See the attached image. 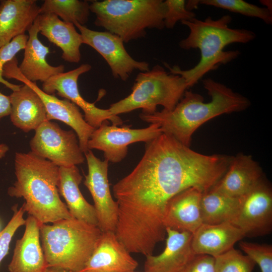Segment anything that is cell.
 I'll return each instance as SVG.
<instances>
[{"instance_id": "6da1fadb", "label": "cell", "mask_w": 272, "mask_h": 272, "mask_svg": "<svg viewBox=\"0 0 272 272\" xmlns=\"http://www.w3.org/2000/svg\"><path fill=\"white\" fill-rule=\"evenodd\" d=\"M232 157L197 153L164 133L146 143L137 165L113 187L119 241L129 252L152 254L166 234L163 218L168 201L192 187L204 192L212 188Z\"/></svg>"}, {"instance_id": "7a4b0ae2", "label": "cell", "mask_w": 272, "mask_h": 272, "mask_svg": "<svg viewBox=\"0 0 272 272\" xmlns=\"http://www.w3.org/2000/svg\"><path fill=\"white\" fill-rule=\"evenodd\" d=\"M202 84L210 101L204 102L201 95L186 90L172 110L142 113L140 117L147 123L158 124L162 133L189 147L192 134L205 122L223 114L243 111L250 105L248 99L212 78L205 79Z\"/></svg>"}, {"instance_id": "3957f363", "label": "cell", "mask_w": 272, "mask_h": 272, "mask_svg": "<svg viewBox=\"0 0 272 272\" xmlns=\"http://www.w3.org/2000/svg\"><path fill=\"white\" fill-rule=\"evenodd\" d=\"M232 20L231 16L225 15L217 20L208 17L204 20L194 18L181 21L188 28L189 33L179 42V46L185 50L199 49L200 59L196 65L186 70L164 62L169 73L183 78L189 88L197 83L206 74L237 58L240 54L239 50L224 51L225 47L232 43L249 42L256 35L249 30L230 28Z\"/></svg>"}, {"instance_id": "277c9868", "label": "cell", "mask_w": 272, "mask_h": 272, "mask_svg": "<svg viewBox=\"0 0 272 272\" xmlns=\"http://www.w3.org/2000/svg\"><path fill=\"white\" fill-rule=\"evenodd\" d=\"M16 180L8 189L11 197H22L25 211L42 224L74 218L58 190L59 167L31 152H17Z\"/></svg>"}, {"instance_id": "5b68a950", "label": "cell", "mask_w": 272, "mask_h": 272, "mask_svg": "<svg viewBox=\"0 0 272 272\" xmlns=\"http://www.w3.org/2000/svg\"><path fill=\"white\" fill-rule=\"evenodd\" d=\"M102 233L98 226L76 219L42 224L40 240L48 267L80 272L91 257Z\"/></svg>"}, {"instance_id": "8992f818", "label": "cell", "mask_w": 272, "mask_h": 272, "mask_svg": "<svg viewBox=\"0 0 272 272\" xmlns=\"http://www.w3.org/2000/svg\"><path fill=\"white\" fill-rule=\"evenodd\" d=\"M94 24L125 43L144 37L147 29L162 30L166 6L162 0L95 1L90 5Z\"/></svg>"}, {"instance_id": "52a82bcc", "label": "cell", "mask_w": 272, "mask_h": 272, "mask_svg": "<svg viewBox=\"0 0 272 272\" xmlns=\"http://www.w3.org/2000/svg\"><path fill=\"white\" fill-rule=\"evenodd\" d=\"M188 86L181 76L167 72L159 65L137 76L131 93L126 97L110 105L114 115L141 108L142 113L153 114L157 106L172 110L182 99Z\"/></svg>"}, {"instance_id": "ba28073f", "label": "cell", "mask_w": 272, "mask_h": 272, "mask_svg": "<svg viewBox=\"0 0 272 272\" xmlns=\"http://www.w3.org/2000/svg\"><path fill=\"white\" fill-rule=\"evenodd\" d=\"M35 130L30 146L31 152L36 156L59 167H72L84 162L85 155L73 130H63L49 120L43 122Z\"/></svg>"}, {"instance_id": "9c48e42d", "label": "cell", "mask_w": 272, "mask_h": 272, "mask_svg": "<svg viewBox=\"0 0 272 272\" xmlns=\"http://www.w3.org/2000/svg\"><path fill=\"white\" fill-rule=\"evenodd\" d=\"M3 77L14 79L32 88L42 100L47 113V119L60 120L71 126L76 132L79 146L84 154L89 150L88 141L95 130L85 120L79 107L71 101L59 99L53 95L45 93L36 84L26 79L20 73L16 57L7 62L3 68Z\"/></svg>"}, {"instance_id": "30bf717a", "label": "cell", "mask_w": 272, "mask_h": 272, "mask_svg": "<svg viewBox=\"0 0 272 272\" xmlns=\"http://www.w3.org/2000/svg\"><path fill=\"white\" fill-rule=\"evenodd\" d=\"M108 123V120H106L95 129L88 141L87 148L89 150L102 151L105 159L114 163L120 162L126 157L129 145L140 142L148 143L162 133L157 124L133 129L127 125L118 127Z\"/></svg>"}, {"instance_id": "8fae6325", "label": "cell", "mask_w": 272, "mask_h": 272, "mask_svg": "<svg viewBox=\"0 0 272 272\" xmlns=\"http://www.w3.org/2000/svg\"><path fill=\"white\" fill-rule=\"evenodd\" d=\"M74 25L80 31L83 44L94 48L104 58L115 78L125 81L135 70H150L149 63L137 61L128 54L119 36L108 31H94L78 23Z\"/></svg>"}, {"instance_id": "7c38bea8", "label": "cell", "mask_w": 272, "mask_h": 272, "mask_svg": "<svg viewBox=\"0 0 272 272\" xmlns=\"http://www.w3.org/2000/svg\"><path fill=\"white\" fill-rule=\"evenodd\" d=\"M245 236L270 233L272 227V191L263 178L240 197L237 214L231 223Z\"/></svg>"}, {"instance_id": "4fadbf2b", "label": "cell", "mask_w": 272, "mask_h": 272, "mask_svg": "<svg viewBox=\"0 0 272 272\" xmlns=\"http://www.w3.org/2000/svg\"><path fill=\"white\" fill-rule=\"evenodd\" d=\"M91 68L90 64L84 63L73 70L54 75L43 83L42 90L50 95L56 92L59 96L81 108L84 112L85 121L95 129L108 120L112 125H121L123 121L119 116L113 115L108 109L98 108L94 103L87 102L80 94L78 86V79Z\"/></svg>"}, {"instance_id": "5bb4252c", "label": "cell", "mask_w": 272, "mask_h": 272, "mask_svg": "<svg viewBox=\"0 0 272 272\" xmlns=\"http://www.w3.org/2000/svg\"><path fill=\"white\" fill-rule=\"evenodd\" d=\"M88 173L84 184L94 205L98 227L102 232H115L118 219L117 205L111 194L108 177V161H101L91 150L84 154Z\"/></svg>"}, {"instance_id": "9a60e30c", "label": "cell", "mask_w": 272, "mask_h": 272, "mask_svg": "<svg viewBox=\"0 0 272 272\" xmlns=\"http://www.w3.org/2000/svg\"><path fill=\"white\" fill-rule=\"evenodd\" d=\"M138 262L117 239L115 232H102L93 252L80 272L133 271Z\"/></svg>"}, {"instance_id": "2e32d148", "label": "cell", "mask_w": 272, "mask_h": 272, "mask_svg": "<svg viewBox=\"0 0 272 272\" xmlns=\"http://www.w3.org/2000/svg\"><path fill=\"white\" fill-rule=\"evenodd\" d=\"M203 192L199 188L192 187L172 197L165 210V229L193 234L202 224L200 201Z\"/></svg>"}, {"instance_id": "e0dca14e", "label": "cell", "mask_w": 272, "mask_h": 272, "mask_svg": "<svg viewBox=\"0 0 272 272\" xmlns=\"http://www.w3.org/2000/svg\"><path fill=\"white\" fill-rule=\"evenodd\" d=\"M166 247L159 255L147 256L145 272H182L196 254L191 246L192 234L166 228Z\"/></svg>"}, {"instance_id": "ac0fdd59", "label": "cell", "mask_w": 272, "mask_h": 272, "mask_svg": "<svg viewBox=\"0 0 272 272\" xmlns=\"http://www.w3.org/2000/svg\"><path fill=\"white\" fill-rule=\"evenodd\" d=\"M42 224L29 215L23 236L17 240L9 272H45L48 267L40 244Z\"/></svg>"}, {"instance_id": "d6986e66", "label": "cell", "mask_w": 272, "mask_h": 272, "mask_svg": "<svg viewBox=\"0 0 272 272\" xmlns=\"http://www.w3.org/2000/svg\"><path fill=\"white\" fill-rule=\"evenodd\" d=\"M40 13L35 0L0 1V47L25 34Z\"/></svg>"}, {"instance_id": "ffe728a7", "label": "cell", "mask_w": 272, "mask_h": 272, "mask_svg": "<svg viewBox=\"0 0 272 272\" xmlns=\"http://www.w3.org/2000/svg\"><path fill=\"white\" fill-rule=\"evenodd\" d=\"M262 179V171L250 155L233 157L227 170L213 187L228 195L240 197Z\"/></svg>"}, {"instance_id": "44dd1931", "label": "cell", "mask_w": 272, "mask_h": 272, "mask_svg": "<svg viewBox=\"0 0 272 272\" xmlns=\"http://www.w3.org/2000/svg\"><path fill=\"white\" fill-rule=\"evenodd\" d=\"M36 21L40 34L61 49L63 59L70 63L80 61L83 40L74 24L64 22L53 14H39Z\"/></svg>"}, {"instance_id": "7402d4cb", "label": "cell", "mask_w": 272, "mask_h": 272, "mask_svg": "<svg viewBox=\"0 0 272 272\" xmlns=\"http://www.w3.org/2000/svg\"><path fill=\"white\" fill-rule=\"evenodd\" d=\"M245 237L239 228L230 223L202 224L192 234L191 246L196 254L215 257L233 248Z\"/></svg>"}, {"instance_id": "603a6c76", "label": "cell", "mask_w": 272, "mask_h": 272, "mask_svg": "<svg viewBox=\"0 0 272 272\" xmlns=\"http://www.w3.org/2000/svg\"><path fill=\"white\" fill-rule=\"evenodd\" d=\"M28 32L24 58L18 66L23 76L32 82L40 81L43 83L52 76L64 72L63 65L52 66L47 61L49 49L38 38L39 30L36 19Z\"/></svg>"}, {"instance_id": "cb8c5ba5", "label": "cell", "mask_w": 272, "mask_h": 272, "mask_svg": "<svg viewBox=\"0 0 272 272\" xmlns=\"http://www.w3.org/2000/svg\"><path fill=\"white\" fill-rule=\"evenodd\" d=\"M11 104V120L25 132L35 130L47 120L46 110L39 96L26 84L9 96Z\"/></svg>"}, {"instance_id": "d4e9b609", "label": "cell", "mask_w": 272, "mask_h": 272, "mask_svg": "<svg viewBox=\"0 0 272 272\" xmlns=\"http://www.w3.org/2000/svg\"><path fill=\"white\" fill-rule=\"evenodd\" d=\"M59 193L63 197L72 216L78 220L98 227L95 210L82 195L79 185L82 176L77 166L59 167Z\"/></svg>"}, {"instance_id": "484cf974", "label": "cell", "mask_w": 272, "mask_h": 272, "mask_svg": "<svg viewBox=\"0 0 272 272\" xmlns=\"http://www.w3.org/2000/svg\"><path fill=\"white\" fill-rule=\"evenodd\" d=\"M240 204V197L228 195L213 186L203 192L200 201L202 224L230 223L235 219Z\"/></svg>"}, {"instance_id": "4316f807", "label": "cell", "mask_w": 272, "mask_h": 272, "mask_svg": "<svg viewBox=\"0 0 272 272\" xmlns=\"http://www.w3.org/2000/svg\"><path fill=\"white\" fill-rule=\"evenodd\" d=\"M40 13L53 14L63 21L84 25L90 15V5L86 1L45 0L40 7Z\"/></svg>"}, {"instance_id": "83f0119b", "label": "cell", "mask_w": 272, "mask_h": 272, "mask_svg": "<svg viewBox=\"0 0 272 272\" xmlns=\"http://www.w3.org/2000/svg\"><path fill=\"white\" fill-rule=\"evenodd\" d=\"M199 4L221 8L242 15L259 18L267 24L272 23L271 11L243 0H200Z\"/></svg>"}, {"instance_id": "f1b7e54d", "label": "cell", "mask_w": 272, "mask_h": 272, "mask_svg": "<svg viewBox=\"0 0 272 272\" xmlns=\"http://www.w3.org/2000/svg\"><path fill=\"white\" fill-rule=\"evenodd\" d=\"M214 258L215 272H252L256 264L234 247Z\"/></svg>"}, {"instance_id": "f546056e", "label": "cell", "mask_w": 272, "mask_h": 272, "mask_svg": "<svg viewBox=\"0 0 272 272\" xmlns=\"http://www.w3.org/2000/svg\"><path fill=\"white\" fill-rule=\"evenodd\" d=\"M240 248L255 264L261 272H272V246L266 244L240 241Z\"/></svg>"}, {"instance_id": "4dcf8cb0", "label": "cell", "mask_w": 272, "mask_h": 272, "mask_svg": "<svg viewBox=\"0 0 272 272\" xmlns=\"http://www.w3.org/2000/svg\"><path fill=\"white\" fill-rule=\"evenodd\" d=\"M28 35H21L13 38L9 43L0 47V83L14 91L21 85L12 84L4 79L3 76V68L5 64L16 57L21 50L24 49Z\"/></svg>"}, {"instance_id": "1f68e13d", "label": "cell", "mask_w": 272, "mask_h": 272, "mask_svg": "<svg viewBox=\"0 0 272 272\" xmlns=\"http://www.w3.org/2000/svg\"><path fill=\"white\" fill-rule=\"evenodd\" d=\"M13 215L6 226L0 232V263L7 255L12 239L17 229L24 225L26 220L23 218L25 212L23 206L18 209L17 205L12 208Z\"/></svg>"}, {"instance_id": "d6a6232c", "label": "cell", "mask_w": 272, "mask_h": 272, "mask_svg": "<svg viewBox=\"0 0 272 272\" xmlns=\"http://www.w3.org/2000/svg\"><path fill=\"white\" fill-rule=\"evenodd\" d=\"M164 3L166 6L164 27L172 29L179 21H189L195 18V13L186 9L184 0H166Z\"/></svg>"}, {"instance_id": "836d02e7", "label": "cell", "mask_w": 272, "mask_h": 272, "mask_svg": "<svg viewBox=\"0 0 272 272\" xmlns=\"http://www.w3.org/2000/svg\"><path fill=\"white\" fill-rule=\"evenodd\" d=\"M182 272H215V258L206 254H196Z\"/></svg>"}, {"instance_id": "e575fe53", "label": "cell", "mask_w": 272, "mask_h": 272, "mask_svg": "<svg viewBox=\"0 0 272 272\" xmlns=\"http://www.w3.org/2000/svg\"><path fill=\"white\" fill-rule=\"evenodd\" d=\"M11 104L9 96H6L0 92V119L10 115Z\"/></svg>"}, {"instance_id": "d590c367", "label": "cell", "mask_w": 272, "mask_h": 272, "mask_svg": "<svg viewBox=\"0 0 272 272\" xmlns=\"http://www.w3.org/2000/svg\"><path fill=\"white\" fill-rule=\"evenodd\" d=\"M9 150V147L5 144H0V160L4 158Z\"/></svg>"}, {"instance_id": "8d00e7d4", "label": "cell", "mask_w": 272, "mask_h": 272, "mask_svg": "<svg viewBox=\"0 0 272 272\" xmlns=\"http://www.w3.org/2000/svg\"><path fill=\"white\" fill-rule=\"evenodd\" d=\"M45 272H73L67 270L63 268L49 266L47 268Z\"/></svg>"}, {"instance_id": "74e56055", "label": "cell", "mask_w": 272, "mask_h": 272, "mask_svg": "<svg viewBox=\"0 0 272 272\" xmlns=\"http://www.w3.org/2000/svg\"><path fill=\"white\" fill-rule=\"evenodd\" d=\"M261 4H263L264 6H266L265 8L268 9L271 11V5H270V3H271V1H261Z\"/></svg>"}, {"instance_id": "f35d334b", "label": "cell", "mask_w": 272, "mask_h": 272, "mask_svg": "<svg viewBox=\"0 0 272 272\" xmlns=\"http://www.w3.org/2000/svg\"><path fill=\"white\" fill-rule=\"evenodd\" d=\"M125 272H134L133 271H125Z\"/></svg>"}]
</instances>
